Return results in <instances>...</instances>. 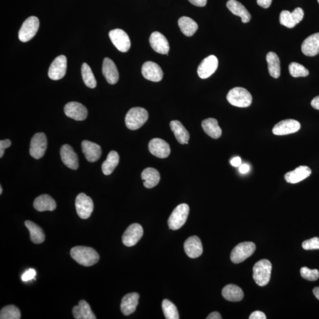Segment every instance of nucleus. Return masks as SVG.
<instances>
[{"mask_svg": "<svg viewBox=\"0 0 319 319\" xmlns=\"http://www.w3.org/2000/svg\"><path fill=\"white\" fill-rule=\"evenodd\" d=\"M72 258L80 265L91 267L99 261V255L94 248L84 246H77L71 249Z\"/></svg>", "mask_w": 319, "mask_h": 319, "instance_id": "f257e3e1", "label": "nucleus"}, {"mask_svg": "<svg viewBox=\"0 0 319 319\" xmlns=\"http://www.w3.org/2000/svg\"><path fill=\"white\" fill-rule=\"evenodd\" d=\"M227 101L233 106L247 108L252 103L253 97L246 89L235 87L229 91L226 96Z\"/></svg>", "mask_w": 319, "mask_h": 319, "instance_id": "f03ea898", "label": "nucleus"}, {"mask_svg": "<svg viewBox=\"0 0 319 319\" xmlns=\"http://www.w3.org/2000/svg\"><path fill=\"white\" fill-rule=\"evenodd\" d=\"M149 119V113L146 109L134 107L130 109L126 116V125L129 129L140 128Z\"/></svg>", "mask_w": 319, "mask_h": 319, "instance_id": "7ed1b4c3", "label": "nucleus"}, {"mask_svg": "<svg viewBox=\"0 0 319 319\" xmlns=\"http://www.w3.org/2000/svg\"><path fill=\"white\" fill-rule=\"evenodd\" d=\"M272 264L269 260L261 259L257 262L253 267V278L256 285L263 287L270 282Z\"/></svg>", "mask_w": 319, "mask_h": 319, "instance_id": "20e7f679", "label": "nucleus"}, {"mask_svg": "<svg viewBox=\"0 0 319 319\" xmlns=\"http://www.w3.org/2000/svg\"><path fill=\"white\" fill-rule=\"evenodd\" d=\"M189 206L186 203H182L177 206L171 213L168 220V225L171 230H176L184 225L188 220Z\"/></svg>", "mask_w": 319, "mask_h": 319, "instance_id": "39448f33", "label": "nucleus"}, {"mask_svg": "<svg viewBox=\"0 0 319 319\" xmlns=\"http://www.w3.org/2000/svg\"><path fill=\"white\" fill-rule=\"evenodd\" d=\"M255 250L256 246L253 242H242L233 248L230 254V259L235 264H239L252 255Z\"/></svg>", "mask_w": 319, "mask_h": 319, "instance_id": "423d86ee", "label": "nucleus"}, {"mask_svg": "<svg viewBox=\"0 0 319 319\" xmlns=\"http://www.w3.org/2000/svg\"><path fill=\"white\" fill-rule=\"evenodd\" d=\"M39 20L35 16L29 17L23 23L19 32V40L22 42H28L33 38L39 28Z\"/></svg>", "mask_w": 319, "mask_h": 319, "instance_id": "0eeeda50", "label": "nucleus"}, {"mask_svg": "<svg viewBox=\"0 0 319 319\" xmlns=\"http://www.w3.org/2000/svg\"><path fill=\"white\" fill-rule=\"evenodd\" d=\"M75 207L79 217L83 220H87L94 211V202L90 197L81 193L76 198Z\"/></svg>", "mask_w": 319, "mask_h": 319, "instance_id": "6e6552de", "label": "nucleus"}, {"mask_svg": "<svg viewBox=\"0 0 319 319\" xmlns=\"http://www.w3.org/2000/svg\"><path fill=\"white\" fill-rule=\"evenodd\" d=\"M47 141L45 134L38 132L32 137L30 147V154L35 159H40L45 154Z\"/></svg>", "mask_w": 319, "mask_h": 319, "instance_id": "1a4fd4ad", "label": "nucleus"}, {"mask_svg": "<svg viewBox=\"0 0 319 319\" xmlns=\"http://www.w3.org/2000/svg\"><path fill=\"white\" fill-rule=\"evenodd\" d=\"M109 37L114 45L119 51L128 52L131 47V41L127 32L123 30L116 29L109 32Z\"/></svg>", "mask_w": 319, "mask_h": 319, "instance_id": "9d476101", "label": "nucleus"}, {"mask_svg": "<svg viewBox=\"0 0 319 319\" xmlns=\"http://www.w3.org/2000/svg\"><path fill=\"white\" fill-rule=\"evenodd\" d=\"M304 14L303 9L300 7L294 9L292 12L283 10L280 14V23L287 28H293L303 20Z\"/></svg>", "mask_w": 319, "mask_h": 319, "instance_id": "9b49d317", "label": "nucleus"}, {"mask_svg": "<svg viewBox=\"0 0 319 319\" xmlns=\"http://www.w3.org/2000/svg\"><path fill=\"white\" fill-rule=\"evenodd\" d=\"M143 227L140 224L133 223L129 225L124 232L122 241L127 247H132L138 243L143 235Z\"/></svg>", "mask_w": 319, "mask_h": 319, "instance_id": "f8f14e48", "label": "nucleus"}, {"mask_svg": "<svg viewBox=\"0 0 319 319\" xmlns=\"http://www.w3.org/2000/svg\"><path fill=\"white\" fill-rule=\"evenodd\" d=\"M67 69V59L66 56L61 55L58 56L53 61L49 69L48 76L54 81H58L63 78L66 75Z\"/></svg>", "mask_w": 319, "mask_h": 319, "instance_id": "ddd939ff", "label": "nucleus"}, {"mask_svg": "<svg viewBox=\"0 0 319 319\" xmlns=\"http://www.w3.org/2000/svg\"><path fill=\"white\" fill-rule=\"evenodd\" d=\"M301 128L300 123L298 121L287 119L281 121L274 126L273 133L276 135H285L292 134L299 131Z\"/></svg>", "mask_w": 319, "mask_h": 319, "instance_id": "4468645a", "label": "nucleus"}, {"mask_svg": "<svg viewBox=\"0 0 319 319\" xmlns=\"http://www.w3.org/2000/svg\"><path fill=\"white\" fill-rule=\"evenodd\" d=\"M141 73L145 79L152 82L161 81L163 77L160 66L151 61L145 62L142 66Z\"/></svg>", "mask_w": 319, "mask_h": 319, "instance_id": "2eb2a0df", "label": "nucleus"}, {"mask_svg": "<svg viewBox=\"0 0 319 319\" xmlns=\"http://www.w3.org/2000/svg\"><path fill=\"white\" fill-rule=\"evenodd\" d=\"M66 116L76 121H84L87 118L88 110L82 103L77 102H70L64 107Z\"/></svg>", "mask_w": 319, "mask_h": 319, "instance_id": "dca6fc26", "label": "nucleus"}, {"mask_svg": "<svg viewBox=\"0 0 319 319\" xmlns=\"http://www.w3.org/2000/svg\"><path fill=\"white\" fill-rule=\"evenodd\" d=\"M218 60L214 55L209 56L204 59L197 68L198 75L202 79L208 78L217 70Z\"/></svg>", "mask_w": 319, "mask_h": 319, "instance_id": "f3484780", "label": "nucleus"}, {"mask_svg": "<svg viewBox=\"0 0 319 319\" xmlns=\"http://www.w3.org/2000/svg\"><path fill=\"white\" fill-rule=\"evenodd\" d=\"M149 149L153 156L160 159L167 158L170 154L169 144L161 138H153L150 141Z\"/></svg>", "mask_w": 319, "mask_h": 319, "instance_id": "a211bd4d", "label": "nucleus"}, {"mask_svg": "<svg viewBox=\"0 0 319 319\" xmlns=\"http://www.w3.org/2000/svg\"><path fill=\"white\" fill-rule=\"evenodd\" d=\"M150 44L155 52L161 55H167L170 46L167 38L159 32H153L150 37Z\"/></svg>", "mask_w": 319, "mask_h": 319, "instance_id": "6ab92c4d", "label": "nucleus"}, {"mask_svg": "<svg viewBox=\"0 0 319 319\" xmlns=\"http://www.w3.org/2000/svg\"><path fill=\"white\" fill-rule=\"evenodd\" d=\"M61 156L62 161L66 166L70 169H78L79 167L78 155L69 145L64 144L62 146Z\"/></svg>", "mask_w": 319, "mask_h": 319, "instance_id": "aec40b11", "label": "nucleus"}, {"mask_svg": "<svg viewBox=\"0 0 319 319\" xmlns=\"http://www.w3.org/2000/svg\"><path fill=\"white\" fill-rule=\"evenodd\" d=\"M184 249L186 254L190 258H198L203 253L202 242L197 236H191L185 242Z\"/></svg>", "mask_w": 319, "mask_h": 319, "instance_id": "412c9836", "label": "nucleus"}, {"mask_svg": "<svg viewBox=\"0 0 319 319\" xmlns=\"http://www.w3.org/2000/svg\"><path fill=\"white\" fill-rule=\"evenodd\" d=\"M82 150L86 159L91 162L98 160L102 155V149L99 145L88 140L82 141Z\"/></svg>", "mask_w": 319, "mask_h": 319, "instance_id": "4be33fe9", "label": "nucleus"}, {"mask_svg": "<svg viewBox=\"0 0 319 319\" xmlns=\"http://www.w3.org/2000/svg\"><path fill=\"white\" fill-rule=\"evenodd\" d=\"M102 73L106 81L109 84H116L119 79V73H118L116 65L109 58H106L103 59Z\"/></svg>", "mask_w": 319, "mask_h": 319, "instance_id": "5701e85b", "label": "nucleus"}, {"mask_svg": "<svg viewBox=\"0 0 319 319\" xmlns=\"http://www.w3.org/2000/svg\"><path fill=\"white\" fill-rule=\"evenodd\" d=\"M312 170L306 165H301L285 175L286 181L291 184L299 183L311 175Z\"/></svg>", "mask_w": 319, "mask_h": 319, "instance_id": "b1692460", "label": "nucleus"}, {"mask_svg": "<svg viewBox=\"0 0 319 319\" xmlns=\"http://www.w3.org/2000/svg\"><path fill=\"white\" fill-rule=\"evenodd\" d=\"M301 51L307 56H315L319 53V32L309 35L301 44Z\"/></svg>", "mask_w": 319, "mask_h": 319, "instance_id": "393cba45", "label": "nucleus"}, {"mask_svg": "<svg viewBox=\"0 0 319 319\" xmlns=\"http://www.w3.org/2000/svg\"><path fill=\"white\" fill-rule=\"evenodd\" d=\"M139 298L140 295L137 292H131L124 295L121 303V310L124 315L129 316L135 311Z\"/></svg>", "mask_w": 319, "mask_h": 319, "instance_id": "a878e982", "label": "nucleus"}, {"mask_svg": "<svg viewBox=\"0 0 319 319\" xmlns=\"http://www.w3.org/2000/svg\"><path fill=\"white\" fill-rule=\"evenodd\" d=\"M226 7L232 14L241 17L242 23H247L250 22L251 14L242 3L236 0H229L226 3Z\"/></svg>", "mask_w": 319, "mask_h": 319, "instance_id": "bb28decb", "label": "nucleus"}, {"mask_svg": "<svg viewBox=\"0 0 319 319\" xmlns=\"http://www.w3.org/2000/svg\"><path fill=\"white\" fill-rule=\"evenodd\" d=\"M33 206L38 212L53 211L56 208V203L51 196L44 194L35 198Z\"/></svg>", "mask_w": 319, "mask_h": 319, "instance_id": "cd10ccee", "label": "nucleus"}, {"mask_svg": "<svg viewBox=\"0 0 319 319\" xmlns=\"http://www.w3.org/2000/svg\"><path fill=\"white\" fill-rule=\"evenodd\" d=\"M72 313L74 318L76 319H96L92 311L90 304L84 300L79 301L78 305L73 307Z\"/></svg>", "mask_w": 319, "mask_h": 319, "instance_id": "c85d7f7f", "label": "nucleus"}, {"mask_svg": "<svg viewBox=\"0 0 319 319\" xmlns=\"http://www.w3.org/2000/svg\"><path fill=\"white\" fill-rule=\"evenodd\" d=\"M141 179L143 180L145 188L152 189L158 185L160 180V175L155 168L149 167L142 172Z\"/></svg>", "mask_w": 319, "mask_h": 319, "instance_id": "c756f323", "label": "nucleus"}, {"mask_svg": "<svg viewBox=\"0 0 319 319\" xmlns=\"http://www.w3.org/2000/svg\"><path fill=\"white\" fill-rule=\"evenodd\" d=\"M170 126L177 141L181 144H188L190 134L183 124L179 121L174 120L171 121Z\"/></svg>", "mask_w": 319, "mask_h": 319, "instance_id": "7c9ffc66", "label": "nucleus"}, {"mask_svg": "<svg viewBox=\"0 0 319 319\" xmlns=\"http://www.w3.org/2000/svg\"><path fill=\"white\" fill-rule=\"evenodd\" d=\"M224 299L232 302H237L243 299L244 294L239 287L234 285H228L224 287L222 291Z\"/></svg>", "mask_w": 319, "mask_h": 319, "instance_id": "2f4dec72", "label": "nucleus"}, {"mask_svg": "<svg viewBox=\"0 0 319 319\" xmlns=\"http://www.w3.org/2000/svg\"><path fill=\"white\" fill-rule=\"evenodd\" d=\"M202 128L206 134L214 139H218L222 135V129L218 125L217 120L213 118H207L202 123Z\"/></svg>", "mask_w": 319, "mask_h": 319, "instance_id": "473e14b6", "label": "nucleus"}, {"mask_svg": "<svg viewBox=\"0 0 319 319\" xmlns=\"http://www.w3.org/2000/svg\"><path fill=\"white\" fill-rule=\"evenodd\" d=\"M25 224L31 235L32 242L35 244L43 243L45 240V234L43 229L37 224L31 221H25Z\"/></svg>", "mask_w": 319, "mask_h": 319, "instance_id": "72a5a7b5", "label": "nucleus"}, {"mask_svg": "<svg viewBox=\"0 0 319 319\" xmlns=\"http://www.w3.org/2000/svg\"><path fill=\"white\" fill-rule=\"evenodd\" d=\"M268 72L274 78H279L281 73L280 61L276 53L270 52L266 56Z\"/></svg>", "mask_w": 319, "mask_h": 319, "instance_id": "f704fd0d", "label": "nucleus"}, {"mask_svg": "<svg viewBox=\"0 0 319 319\" xmlns=\"http://www.w3.org/2000/svg\"><path fill=\"white\" fill-rule=\"evenodd\" d=\"M178 25L180 31L188 37L193 35L198 29L197 24L193 19L188 17L183 16L180 18Z\"/></svg>", "mask_w": 319, "mask_h": 319, "instance_id": "c9c22d12", "label": "nucleus"}, {"mask_svg": "<svg viewBox=\"0 0 319 319\" xmlns=\"http://www.w3.org/2000/svg\"><path fill=\"white\" fill-rule=\"evenodd\" d=\"M120 157L117 152L111 151L102 165V170L105 175H110L119 163Z\"/></svg>", "mask_w": 319, "mask_h": 319, "instance_id": "e433bc0d", "label": "nucleus"}, {"mask_svg": "<svg viewBox=\"0 0 319 319\" xmlns=\"http://www.w3.org/2000/svg\"><path fill=\"white\" fill-rule=\"evenodd\" d=\"M81 72L83 81L87 87L90 88L96 87L97 83L94 75L93 71L87 64L84 63L82 65Z\"/></svg>", "mask_w": 319, "mask_h": 319, "instance_id": "4c0bfd02", "label": "nucleus"}, {"mask_svg": "<svg viewBox=\"0 0 319 319\" xmlns=\"http://www.w3.org/2000/svg\"><path fill=\"white\" fill-rule=\"evenodd\" d=\"M162 309L165 319H179L178 310L174 304L170 300L165 299L162 301Z\"/></svg>", "mask_w": 319, "mask_h": 319, "instance_id": "58836bf2", "label": "nucleus"}, {"mask_svg": "<svg viewBox=\"0 0 319 319\" xmlns=\"http://www.w3.org/2000/svg\"><path fill=\"white\" fill-rule=\"evenodd\" d=\"M21 318L20 310L14 305L6 306L0 312L1 319H20Z\"/></svg>", "mask_w": 319, "mask_h": 319, "instance_id": "ea45409f", "label": "nucleus"}, {"mask_svg": "<svg viewBox=\"0 0 319 319\" xmlns=\"http://www.w3.org/2000/svg\"><path fill=\"white\" fill-rule=\"evenodd\" d=\"M288 70L290 75L294 78L306 77L309 75L308 69H306L302 64L296 63V62H292L289 64Z\"/></svg>", "mask_w": 319, "mask_h": 319, "instance_id": "a19ab883", "label": "nucleus"}, {"mask_svg": "<svg viewBox=\"0 0 319 319\" xmlns=\"http://www.w3.org/2000/svg\"><path fill=\"white\" fill-rule=\"evenodd\" d=\"M301 276L303 279L309 281H316L319 278V271L317 269L311 270L309 268L304 267L300 270Z\"/></svg>", "mask_w": 319, "mask_h": 319, "instance_id": "79ce46f5", "label": "nucleus"}, {"mask_svg": "<svg viewBox=\"0 0 319 319\" xmlns=\"http://www.w3.org/2000/svg\"><path fill=\"white\" fill-rule=\"evenodd\" d=\"M302 247L305 250H319V238L315 237L304 241Z\"/></svg>", "mask_w": 319, "mask_h": 319, "instance_id": "37998d69", "label": "nucleus"}, {"mask_svg": "<svg viewBox=\"0 0 319 319\" xmlns=\"http://www.w3.org/2000/svg\"><path fill=\"white\" fill-rule=\"evenodd\" d=\"M36 276V271L34 269H29L23 274L22 280L23 282H28V281L34 279Z\"/></svg>", "mask_w": 319, "mask_h": 319, "instance_id": "c03bdc74", "label": "nucleus"}, {"mask_svg": "<svg viewBox=\"0 0 319 319\" xmlns=\"http://www.w3.org/2000/svg\"><path fill=\"white\" fill-rule=\"evenodd\" d=\"M11 142L10 140L6 139L0 141V158H2L4 154L5 149L11 146Z\"/></svg>", "mask_w": 319, "mask_h": 319, "instance_id": "a18cd8bd", "label": "nucleus"}, {"mask_svg": "<svg viewBox=\"0 0 319 319\" xmlns=\"http://www.w3.org/2000/svg\"><path fill=\"white\" fill-rule=\"evenodd\" d=\"M250 319H266V316L264 313L260 311L254 312L250 316Z\"/></svg>", "mask_w": 319, "mask_h": 319, "instance_id": "49530a36", "label": "nucleus"}, {"mask_svg": "<svg viewBox=\"0 0 319 319\" xmlns=\"http://www.w3.org/2000/svg\"><path fill=\"white\" fill-rule=\"evenodd\" d=\"M273 0H256L257 4L264 8H267L270 7Z\"/></svg>", "mask_w": 319, "mask_h": 319, "instance_id": "de8ad7c7", "label": "nucleus"}, {"mask_svg": "<svg viewBox=\"0 0 319 319\" xmlns=\"http://www.w3.org/2000/svg\"><path fill=\"white\" fill-rule=\"evenodd\" d=\"M188 1L197 7H204L206 5L208 0H188Z\"/></svg>", "mask_w": 319, "mask_h": 319, "instance_id": "09e8293b", "label": "nucleus"}, {"mask_svg": "<svg viewBox=\"0 0 319 319\" xmlns=\"http://www.w3.org/2000/svg\"><path fill=\"white\" fill-rule=\"evenodd\" d=\"M241 159L239 157H236V158H233L230 161V164H231L234 167H239L240 166L241 164Z\"/></svg>", "mask_w": 319, "mask_h": 319, "instance_id": "8fccbe9b", "label": "nucleus"}, {"mask_svg": "<svg viewBox=\"0 0 319 319\" xmlns=\"http://www.w3.org/2000/svg\"><path fill=\"white\" fill-rule=\"evenodd\" d=\"M250 165L247 164H241L239 166V170L242 174H245L248 172L250 171Z\"/></svg>", "mask_w": 319, "mask_h": 319, "instance_id": "3c124183", "label": "nucleus"}, {"mask_svg": "<svg viewBox=\"0 0 319 319\" xmlns=\"http://www.w3.org/2000/svg\"><path fill=\"white\" fill-rule=\"evenodd\" d=\"M311 105L313 108L319 110V96L315 97L313 99L311 102Z\"/></svg>", "mask_w": 319, "mask_h": 319, "instance_id": "603ef678", "label": "nucleus"}, {"mask_svg": "<svg viewBox=\"0 0 319 319\" xmlns=\"http://www.w3.org/2000/svg\"><path fill=\"white\" fill-rule=\"evenodd\" d=\"M207 319H221L222 317L220 313L217 312H212L209 314Z\"/></svg>", "mask_w": 319, "mask_h": 319, "instance_id": "864d4df0", "label": "nucleus"}, {"mask_svg": "<svg viewBox=\"0 0 319 319\" xmlns=\"http://www.w3.org/2000/svg\"><path fill=\"white\" fill-rule=\"evenodd\" d=\"M313 294L315 295V297L319 300V287L314 288L313 290Z\"/></svg>", "mask_w": 319, "mask_h": 319, "instance_id": "5fc2aeb1", "label": "nucleus"}, {"mask_svg": "<svg viewBox=\"0 0 319 319\" xmlns=\"http://www.w3.org/2000/svg\"><path fill=\"white\" fill-rule=\"evenodd\" d=\"M2 193V186H0V194H1Z\"/></svg>", "mask_w": 319, "mask_h": 319, "instance_id": "6e6d98bb", "label": "nucleus"}, {"mask_svg": "<svg viewBox=\"0 0 319 319\" xmlns=\"http://www.w3.org/2000/svg\"><path fill=\"white\" fill-rule=\"evenodd\" d=\"M318 2H319V0H318Z\"/></svg>", "mask_w": 319, "mask_h": 319, "instance_id": "4d7b16f0", "label": "nucleus"}]
</instances>
